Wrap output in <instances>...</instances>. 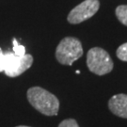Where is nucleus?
Instances as JSON below:
<instances>
[{
  "label": "nucleus",
  "instance_id": "1",
  "mask_svg": "<svg viewBox=\"0 0 127 127\" xmlns=\"http://www.w3.org/2000/svg\"><path fill=\"white\" fill-rule=\"evenodd\" d=\"M27 100L32 106L46 116H56L59 109V99L51 92L40 87H33L27 91Z\"/></svg>",
  "mask_w": 127,
  "mask_h": 127
},
{
  "label": "nucleus",
  "instance_id": "2",
  "mask_svg": "<svg viewBox=\"0 0 127 127\" xmlns=\"http://www.w3.org/2000/svg\"><path fill=\"white\" fill-rule=\"evenodd\" d=\"M83 55V48L79 40L66 37L59 42L56 50V58L60 64L72 65Z\"/></svg>",
  "mask_w": 127,
  "mask_h": 127
},
{
  "label": "nucleus",
  "instance_id": "3",
  "mask_svg": "<svg viewBox=\"0 0 127 127\" xmlns=\"http://www.w3.org/2000/svg\"><path fill=\"white\" fill-rule=\"evenodd\" d=\"M87 66L91 73L104 75L113 69V61L109 54L100 47H93L87 55Z\"/></svg>",
  "mask_w": 127,
  "mask_h": 127
},
{
  "label": "nucleus",
  "instance_id": "4",
  "mask_svg": "<svg viewBox=\"0 0 127 127\" xmlns=\"http://www.w3.org/2000/svg\"><path fill=\"white\" fill-rule=\"evenodd\" d=\"M33 57L26 54L23 57L15 56L11 52L4 54V72L9 77H16L31 67Z\"/></svg>",
  "mask_w": 127,
  "mask_h": 127
},
{
  "label": "nucleus",
  "instance_id": "5",
  "mask_svg": "<svg viewBox=\"0 0 127 127\" xmlns=\"http://www.w3.org/2000/svg\"><path fill=\"white\" fill-rule=\"evenodd\" d=\"M99 7L98 0H85L71 10L68 15V22L73 25L82 23L92 17L98 11Z\"/></svg>",
  "mask_w": 127,
  "mask_h": 127
},
{
  "label": "nucleus",
  "instance_id": "6",
  "mask_svg": "<svg viewBox=\"0 0 127 127\" xmlns=\"http://www.w3.org/2000/svg\"><path fill=\"white\" fill-rule=\"evenodd\" d=\"M110 111L116 116L127 119V94H116L108 102Z\"/></svg>",
  "mask_w": 127,
  "mask_h": 127
},
{
  "label": "nucleus",
  "instance_id": "7",
  "mask_svg": "<svg viewBox=\"0 0 127 127\" xmlns=\"http://www.w3.org/2000/svg\"><path fill=\"white\" fill-rule=\"evenodd\" d=\"M116 16L121 23L127 26V5L119 6L116 9Z\"/></svg>",
  "mask_w": 127,
  "mask_h": 127
},
{
  "label": "nucleus",
  "instance_id": "8",
  "mask_svg": "<svg viewBox=\"0 0 127 127\" xmlns=\"http://www.w3.org/2000/svg\"><path fill=\"white\" fill-rule=\"evenodd\" d=\"M13 54L18 57H23L26 55V48L25 46L19 44L18 41H16V39H13Z\"/></svg>",
  "mask_w": 127,
  "mask_h": 127
},
{
  "label": "nucleus",
  "instance_id": "9",
  "mask_svg": "<svg viewBox=\"0 0 127 127\" xmlns=\"http://www.w3.org/2000/svg\"><path fill=\"white\" fill-rule=\"evenodd\" d=\"M117 57L123 61H127V42L122 44L117 49Z\"/></svg>",
  "mask_w": 127,
  "mask_h": 127
},
{
  "label": "nucleus",
  "instance_id": "10",
  "mask_svg": "<svg viewBox=\"0 0 127 127\" xmlns=\"http://www.w3.org/2000/svg\"><path fill=\"white\" fill-rule=\"evenodd\" d=\"M59 127H79V125H78V123H76L75 120L67 119V120H64L59 123Z\"/></svg>",
  "mask_w": 127,
  "mask_h": 127
},
{
  "label": "nucleus",
  "instance_id": "11",
  "mask_svg": "<svg viewBox=\"0 0 127 127\" xmlns=\"http://www.w3.org/2000/svg\"><path fill=\"white\" fill-rule=\"evenodd\" d=\"M4 72V53L0 48V73Z\"/></svg>",
  "mask_w": 127,
  "mask_h": 127
},
{
  "label": "nucleus",
  "instance_id": "12",
  "mask_svg": "<svg viewBox=\"0 0 127 127\" xmlns=\"http://www.w3.org/2000/svg\"><path fill=\"white\" fill-rule=\"evenodd\" d=\"M16 127H29V126H25V125H20V126H16Z\"/></svg>",
  "mask_w": 127,
  "mask_h": 127
}]
</instances>
